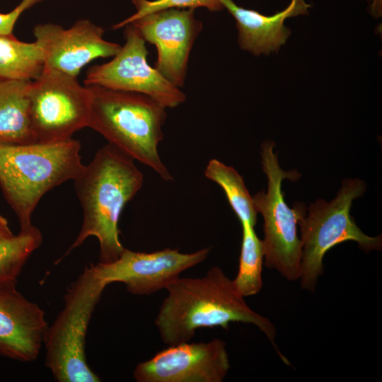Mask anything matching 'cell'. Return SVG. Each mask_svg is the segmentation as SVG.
Masks as SVG:
<instances>
[{
	"label": "cell",
	"instance_id": "2e32d148",
	"mask_svg": "<svg viewBox=\"0 0 382 382\" xmlns=\"http://www.w3.org/2000/svg\"><path fill=\"white\" fill-rule=\"evenodd\" d=\"M30 81L0 79V144L35 143L30 115Z\"/></svg>",
	"mask_w": 382,
	"mask_h": 382
},
{
	"label": "cell",
	"instance_id": "3957f363",
	"mask_svg": "<svg viewBox=\"0 0 382 382\" xmlns=\"http://www.w3.org/2000/svg\"><path fill=\"white\" fill-rule=\"evenodd\" d=\"M80 151V142L72 138L51 143L0 144V187L20 228L33 224V213L47 192L81 173L85 165Z\"/></svg>",
	"mask_w": 382,
	"mask_h": 382
},
{
	"label": "cell",
	"instance_id": "4fadbf2b",
	"mask_svg": "<svg viewBox=\"0 0 382 382\" xmlns=\"http://www.w3.org/2000/svg\"><path fill=\"white\" fill-rule=\"evenodd\" d=\"M105 30L81 19L67 29L54 23L37 24L33 29L45 55V68L77 78L82 68L98 58L114 57L121 45L105 40Z\"/></svg>",
	"mask_w": 382,
	"mask_h": 382
},
{
	"label": "cell",
	"instance_id": "ba28073f",
	"mask_svg": "<svg viewBox=\"0 0 382 382\" xmlns=\"http://www.w3.org/2000/svg\"><path fill=\"white\" fill-rule=\"evenodd\" d=\"M28 96L35 142L68 140L88 126L91 93L76 77L45 68L37 79L30 81Z\"/></svg>",
	"mask_w": 382,
	"mask_h": 382
},
{
	"label": "cell",
	"instance_id": "8fae6325",
	"mask_svg": "<svg viewBox=\"0 0 382 382\" xmlns=\"http://www.w3.org/2000/svg\"><path fill=\"white\" fill-rule=\"evenodd\" d=\"M230 369L226 343L208 342L170 345L135 367L138 382H221Z\"/></svg>",
	"mask_w": 382,
	"mask_h": 382
},
{
	"label": "cell",
	"instance_id": "44dd1931",
	"mask_svg": "<svg viewBox=\"0 0 382 382\" xmlns=\"http://www.w3.org/2000/svg\"><path fill=\"white\" fill-rule=\"evenodd\" d=\"M132 1L136 8V13L114 25L113 29L121 28L148 13L163 9H195L204 7L211 11H218L224 8L221 0H132Z\"/></svg>",
	"mask_w": 382,
	"mask_h": 382
},
{
	"label": "cell",
	"instance_id": "9c48e42d",
	"mask_svg": "<svg viewBox=\"0 0 382 382\" xmlns=\"http://www.w3.org/2000/svg\"><path fill=\"white\" fill-rule=\"evenodd\" d=\"M125 27L124 45L109 62L89 67L84 85L144 94L166 108L183 103L185 94L148 63L146 41L137 28Z\"/></svg>",
	"mask_w": 382,
	"mask_h": 382
},
{
	"label": "cell",
	"instance_id": "5b68a950",
	"mask_svg": "<svg viewBox=\"0 0 382 382\" xmlns=\"http://www.w3.org/2000/svg\"><path fill=\"white\" fill-rule=\"evenodd\" d=\"M105 286L92 265L86 267L68 288L62 309L48 326L45 364L59 382L100 381L87 363L85 345L91 316Z\"/></svg>",
	"mask_w": 382,
	"mask_h": 382
},
{
	"label": "cell",
	"instance_id": "7c38bea8",
	"mask_svg": "<svg viewBox=\"0 0 382 382\" xmlns=\"http://www.w3.org/2000/svg\"><path fill=\"white\" fill-rule=\"evenodd\" d=\"M130 23L146 42L155 45L157 58L154 67L173 84L182 87L190 52L202 28V23L195 17V9H163Z\"/></svg>",
	"mask_w": 382,
	"mask_h": 382
},
{
	"label": "cell",
	"instance_id": "ffe728a7",
	"mask_svg": "<svg viewBox=\"0 0 382 382\" xmlns=\"http://www.w3.org/2000/svg\"><path fill=\"white\" fill-rule=\"evenodd\" d=\"M42 235L34 225L20 228L12 237L0 241V283L16 281L26 262L42 244Z\"/></svg>",
	"mask_w": 382,
	"mask_h": 382
},
{
	"label": "cell",
	"instance_id": "9a60e30c",
	"mask_svg": "<svg viewBox=\"0 0 382 382\" xmlns=\"http://www.w3.org/2000/svg\"><path fill=\"white\" fill-rule=\"evenodd\" d=\"M221 1L236 21L240 47L255 55L277 52L291 34L290 30L284 26L285 20L308 14L311 6L305 0H291L284 10L272 16H265L241 7L233 0Z\"/></svg>",
	"mask_w": 382,
	"mask_h": 382
},
{
	"label": "cell",
	"instance_id": "8992f818",
	"mask_svg": "<svg viewBox=\"0 0 382 382\" xmlns=\"http://www.w3.org/2000/svg\"><path fill=\"white\" fill-rule=\"evenodd\" d=\"M365 189L364 183L359 179L344 180L335 199L311 203L307 215L299 219L302 245L299 279L303 289L315 290L318 277L323 273V257L335 245L354 241L364 251L381 250V236L366 235L350 214L353 200L361 197Z\"/></svg>",
	"mask_w": 382,
	"mask_h": 382
},
{
	"label": "cell",
	"instance_id": "ac0fdd59",
	"mask_svg": "<svg viewBox=\"0 0 382 382\" xmlns=\"http://www.w3.org/2000/svg\"><path fill=\"white\" fill-rule=\"evenodd\" d=\"M204 175L223 190L228 202L241 223L254 226L257 222V211L243 177L232 166L211 159L204 170Z\"/></svg>",
	"mask_w": 382,
	"mask_h": 382
},
{
	"label": "cell",
	"instance_id": "e0dca14e",
	"mask_svg": "<svg viewBox=\"0 0 382 382\" xmlns=\"http://www.w3.org/2000/svg\"><path fill=\"white\" fill-rule=\"evenodd\" d=\"M44 69V52L36 41L26 42L13 34L0 35V79L32 81Z\"/></svg>",
	"mask_w": 382,
	"mask_h": 382
},
{
	"label": "cell",
	"instance_id": "5bb4252c",
	"mask_svg": "<svg viewBox=\"0 0 382 382\" xmlns=\"http://www.w3.org/2000/svg\"><path fill=\"white\" fill-rule=\"evenodd\" d=\"M16 281L0 283V356L35 361L48 328L45 312L16 289Z\"/></svg>",
	"mask_w": 382,
	"mask_h": 382
},
{
	"label": "cell",
	"instance_id": "d6986e66",
	"mask_svg": "<svg viewBox=\"0 0 382 382\" xmlns=\"http://www.w3.org/2000/svg\"><path fill=\"white\" fill-rule=\"evenodd\" d=\"M242 243L237 275L233 283L243 297L257 294L262 289L263 247L254 226L242 223Z\"/></svg>",
	"mask_w": 382,
	"mask_h": 382
},
{
	"label": "cell",
	"instance_id": "30bf717a",
	"mask_svg": "<svg viewBox=\"0 0 382 382\" xmlns=\"http://www.w3.org/2000/svg\"><path fill=\"white\" fill-rule=\"evenodd\" d=\"M210 248L184 253L178 248L152 253L125 248L119 257L108 263L92 265L97 277L107 286L114 282L125 284L134 295H150L166 289L185 270L203 262Z\"/></svg>",
	"mask_w": 382,
	"mask_h": 382
},
{
	"label": "cell",
	"instance_id": "7402d4cb",
	"mask_svg": "<svg viewBox=\"0 0 382 382\" xmlns=\"http://www.w3.org/2000/svg\"><path fill=\"white\" fill-rule=\"evenodd\" d=\"M42 0H22L18 6L7 13H0V35L13 34L15 24L21 13Z\"/></svg>",
	"mask_w": 382,
	"mask_h": 382
},
{
	"label": "cell",
	"instance_id": "603a6c76",
	"mask_svg": "<svg viewBox=\"0 0 382 382\" xmlns=\"http://www.w3.org/2000/svg\"><path fill=\"white\" fill-rule=\"evenodd\" d=\"M13 235L7 219L0 214V241L11 238Z\"/></svg>",
	"mask_w": 382,
	"mask_h": 382
},
{
	"label": "cell",
	"instance_id": "cb8c5ba5",
	"mask_svg": "<svg viewBox=\"0 0 382 382\" xmlns=\"http://www.w3.org/2000/svg\"><path fill=\"white\" fill-rule=\"evenodd\" d=\"M369 8L371 14L378 18L382 13V0H369Z\"/></svg>",
	"mask_w": 382,
	"mask_h": 382
},
{
	"label": "cell",
	"instance_id": "7a4b0ae2",
	"mask_svg": "<svg viewBox=\"0 0 382 382\" xmlns=\"http://www.w3.org/2000/svg\"><path fill=\"white\" fill-rule=\"evenodd\" d=\"M134 161L108 143L74 180L83 221L76 238L63 257L91 236L99 242V262H111L121 255L125 248L119 238L120 217L144 182L143 173Z\"/></svg>",
	"mask_w": 382,
	"mask_h": 382
},
{
	"label": "cell",
	"instance_id": "277c9868",
	"mask_svg": "<svg viewBox=\"0 0 382 382\" xmlns=\"http://www.w3.org/2000/svg\"><path fill=\"white\" fill-rule=\"evenodd\" d=\"M88 87L91 106L88 127L133 160L154 170L163 180H173L158 152L166 108L144 94Z\"/></svg>",
	"mask_w": 382,
	"mask_h": 382
},
{
	"label": "cell",
	"instance_id": "6da1fadb",
	"mask_svg": "<svg viewBox=\"0 0 382 382\" xmlns=\"http://www.w3.org/2000/svg\"><path fill=\"white\" fill-rule=\"evenodd\" d=\"M166 289L155 324L168 346L189 342L201 328L243 323L257 327L276 347L273 323L249 307L220 267H212L202 277H179Z\"/></svg>",
	"mask_w": 382,
	"mask_h": 382
},
{
	"label": "cell",
	"instance_id": "52a82bcc",
	"mask_svg": "<svg viewBox=\"0 0 382 382\" xmlns=\"http://www.w3.org/2000/svg\"><path fill=\"white\" fill-rule=\"evenodd\" d=\"M275 144L265 141L261 145L262 169L268 181L267 191L258 192L253 197L255 208L264 219V238L262 241L265 265L277 270L289 281L299 279L302 245L297 234V225L306 214L301 202L291 209L284 201L282 189L284 179L297 180L300 174L296 170L281 168L277 155L273 151Z\"/></svg>",
	"mask_w": 382,
	"mask_h": 382
}]
</instances>
